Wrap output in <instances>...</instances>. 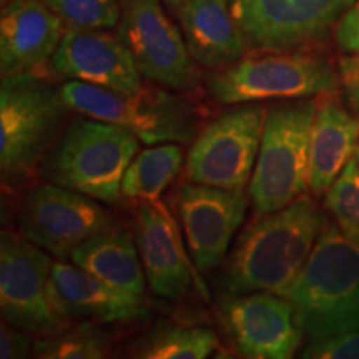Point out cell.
<instances>
[{
  "mask_svg": "<svg viewBox=\"0 0 359 359\" xmlns=\"http://www.w3.org/2000/svg\"><path fill=\"white\" fill-rule=\"evenodd\" d=\"M2 2H7V0H2Z\"/></svg>",
  "mask_w": 359,
  "mask_h": 359,
  "instance_id": "33",
  "label": "cell"
},
{
  "mask_svg": "<svg viewBox=\"0 0 359 359\" xmlns=\"http://www.w3.org/2000/svg\"><path fill=\"white\" fill-rule=\"evenodd\" d=\"M339 85L349 107L359 115V52L339 60Z\"/></svg>",
  "mask_w": 359,
  "mask_h": 359,
  "instance_id": "30",
  "label": "cell"
},
{
  "mask_svg": "<svg viewBox=\"0 0 359 359\" xmlns=\"http://www.w3.org/2000/svg\"><path fill=\"white\" fill-rule=\"evenodd\" d=\"M218 348V336L203 326L158 323L132 346V356L142 359H203Z\"/></svg>",
  "mask_w": 359,
  "mask_h": 359,
  "instance_id": "23",
  "label": "cell"
},
{
  "mask_svg": "<svg viewBox=\"0 0 359 359\" xmlns=\"http://www.w3.org/2000/svg\"><path fill=\"white\" fill-rule=\"evenodd\" d=\"M266 107L238 103L219 114L196 135L187 158L193 183L245 191L250 187L262 145Z\"/></svg>",
  "mask_w": 359,
  "mask_h": 359,
  "instance_id": "8",
  "label": "cell"
},
{
  "mask_svg": "<svg viewBox=\"0 0 359 359\" xmlns=\"http://www.w3.org/2000/svg\"><path fill=\"white\" fill-rule=\"evenodd\" d=\"M135 240L150 290L172 302L187 296L191 288V266L168 210L138 205Z\"/></svg>",
  "mask_w": 359,
  "mask_h": 359,
  "instance_id": "18",
  "label": "cell"
},
{
  "mask_svg": "<svg viewBox=\"0 0 359 359\" xmlns=\"http://www.w3.org/2000/svg\"><path fill=\"white\" fill-rule=\"evenodd\" d=\"M60 88L37 74L2 79L0 88V180L4 191L29 188L65 128L69 114Z\"/></svg>",
  "mask_w": 359,
  "mask_h": 359,
  "instance_id": "3",
  "label": "cell"
},
{
  "mask_svg": "<svg viewBox=\"0 0 359 359\" xmlns=\"http://www.w3.org/2000/svg\"><path fill=\"white\" fill-rule=\"evenodd\" d=\"M70 262L114 288L140 298L145 293V271L137 240L128 230L114 228L90 238L74 250Z\"/></svg>",
  "mask_w": 359,
  "mask_h": 359,
  "instance_id": "21",
  "label": "cell"
},
{
  "mask_svg": "<svg viewBox=\"0 0 359 359\" xmlns=\"http://www.w3.org/2000/svg\"><path fill=\"white\" fill-rule=\"evenodd\" d=\"M178 19L191 58L206 69H226L248 50L230 0H190L180 7Z\"/></svg>",
  "mask_w": 359,
  "mask_h": 359,
  "instance_id": "20",
  "label": "cell"
},
{
  "mask_svg": "<svg viewBox=\"0 0 359 359\" xmlns=\"http://www.w3.org/2000/svg\"><path fill=\"white\" fill-rule=\"evenodd\" d=\"M140 150V138L102 120L80 116L65 125L40 165L53 185L114 205L122 196L125 172Z\"/></svg>",
  "mask_w": 359,
  "mask_h": 359,
  "instance_id": "4",
  "label": "cell"
},
{
  "mask_svg": "<svg viewBox=\"0 0 359 359\" xmlns=\"http://www.w3.org/2000/svg\"><path fill=\"white\" fill-rule=\"evenodd\" d=\"M45 4L74 29H114L122 17L120 0H45Z\"/></svg>",
  "mask_w": 359,
  "mask_h": 359,
  "instance_id": "26",
  "label": "cell"
},
{
  "mask_svg": "<svg viewBox=\"0 0 359 359\" xmlns=\"http://www.w3.org/2000/svg\"><path fill=\"white\" fill-rule=\"evenodd\" d=\"M98 323L67 326L34 341L32 354L42 359H100L109 356L114 334L97 327Z\"/></svg>",
  "mask_w": 359,
  "mask_h": 359,
  "instance_id": "24",
  "label": "cell"
},
{
  "mask_svg": "<svg viewBox=\"0 0 359 359\" xmlns=\"http://www.w3.org/2000/svg\"><path fill=\"white\" fill-rule=\"evenodd\" d=\"M338 87L339 75L331 62L304 50L241 58L210 79V93L219 105L320 97Z\"/></svg>",
  "mask_w": 359,
  "mask_h": 359,
  "instance_id": "7",
  "label": "cell"
},
{
  "mask_svg": "<svg viewBox=\"0 0 359 359\" xmlns=\"http://www.w3.org/2000/svg\"><path fill=\"white\" fill-rule=\"evenodd\" d=\"M122 17L116 35L132 53L142 77L173 92L198 87V72L183 32L170 20L160 0H120Z\"/></svg>",
  "mask_w": 359,
  "mask_h": 359,
  "instance_id": "12",
  "label": "cell"
},
{
  "mask_svg": "<svg viewBox=\"0 0 359 359\" xmlns=\"http://www.w3.org/2000/svg\"><path fill=\"white\" fill-rule=\"evenodd\" d=\"M281 296L311 341L359 330V245L325 219L311 255Z\"/></svg>",
  "mask_w": 359,
  "mask_h": 359,
  "instance_id": "2",
  "label": "cell"
},
{
  "mask_svg": "<svg viewBox=\"0 0 359 359\" xmlns=\"http://www.w3.org/2000/svg\"><path fill=\"white\" fill-rule=\"evenodd\" d=\"M304 359H359V330L314 339L303 349Z\"/></svg>",
  "mask_w": 359,
  "mask_h": 359,
  "instance_id": "27",
  "label": "cell"
},
{
  "mask_svg": "<svg viewBox=\"0 0 359 359\" xmlns=\"http://www.w3.org/2000/svg\"><path fill=\"white\" fill-rule=\"evenodd\" d=\"M48 255L24 235L4 231L0 238L2 320L37 338L57 333L72 323L53 304V262Z\"/></svg>",
  "mask_w": 359,
  "mask_h": 359,
  "instance_id": "9",
  "label": "cell"
},
{
  "mask_svg": "<svg viewBox=\"0 0 359 359\" xmlns=\"http://www.w3.org/2000/svg\"><path fill=\"white\" fill-rule=\"evenodd\" d=\"M50 285L53 304L69 321L116 325L147 318L140 296L114 288L64 259L53 262Z\"/></svg>",
  "mask_w": 359,
  "mask_h": 359,
  "instance_id": "17",
  "label": "cell"
},
{
  "mask_svg": "<svg viewBox=\"0 0 359 359\" xmlns=\"http://www.w3.org/2000/svg\"><path fill=\"white\" fill-rule=\"evenodd\" d=\"M60 92L70 110L120 125L145 145L188 143L200 133L198 109L168 90L142 88L135 95H125L92 83L67 80Z\"/></svg>",
  "mask_w": 359,
  "mask_h": 359,
  "instance_id": "6",
  "label": "cell"
},
{
  "mask_svg": "<svg viewBox=\"0 0 359 359\" xmlns=\"http://www.w3.org/2000/svg\"><path fill=\"white\" fill-rule=\"evenodd\" d=\"M222 314L238 351L250 359H290L303 343L294 309L271 291L230 296Z\"/></svg>",
  "mask_w": 359,
  "mask_h": 359,
  "instance_id": "14",
  "label": "cell"
},
{
  "mask_svg": "<svg viewBox=\"0 0 359 359\" xmlns=\"http://www.w3.org/2000/svg\"><path fill=\"white\" fill-rule=\"evenodd\" d=\"M359 145V115H353L334 93L318 98L309 138V191L325 195Z\"/></svg>",
  "mask_w": 359,
  "mask_h": 359,
  "instance_id": "19",
  "label": "cell"
},
{
  "mask_svg": "<svg viewBox=\"0 0 359 359\" xmlns=\"http://www.w3.org/2000/svg\"><path fill=\"white\" fill-rule=\"evenodd\" d=\"M325 206L348 240L359 245V163L351 158L326 191Z\"/></svg>",
  "mask_w": 359,
  "mask_h": 359,
  "instance_id": "25",
  "label": "cell"
},
{
  "mask_svg": "<svg viewBox=\"0 0 359 359\" xmlns=\"http://www.w3.org/2000/svg\"><path fill=\"white\" fill-rule=\"evenodd\" d=\"M356 0H230L248 47L259 52L306 48L330 37Z\"/></svg>",
  "mask_w": 359,
  "mask_h": 359,
  "instance_id": "11",
  "label": "cell"
},
{
  "mask_svg": "<svg viewBox=\"0 0 359 359\" xmlns=\"http://www.w3.org/2000/svg\"><path fill=\"white\" fill-rule=\"evenodd\" d=\"M325 219L306 195L278 212L258 215L243 228L228 255L222 278L224 294H283L311 255Z\"/></svg>",
  "mask_w": 359,
  "mask_h": 359,
  "instance_id": "1",
  "label": "cell"
},
{
  "mask_svg": "<svg viewBox=\"0 0 359 359\" xmlns=\"http://www.w3.org/2000/svg\"><path fill=\"white\" fill-rule=\"evenodd\" d=\"M318 98H290L266 107L264 128L248 193L255 213L285 208L309 190V138Z\"/></svg>",
  "mask_w": 359,
  "mask_h": 359,
  "instance_id": "5",
  "label": "cell"
},
{
  "mask_svg": "<svg viewBox=\"0 0 359 359\" xmlns=\"http://www.w3.org/2000/svg\"><path fill=\"white\" fill-rule=\"evenodd\" d=\"M177 208L195 268L208 273L224 262L233 236L245 222L248 196L191 182L180 188Z\"/></svg>",
  "mask_w": 359,
  "mask_h": 359,
  "instance_id": "13",
  "label": "cell"
},
{
  "mask_svg": "<svg viewBox=\"0 0 359 359\" xmlns=\"http://www.w3.org/2000/svg\"><path fill=\"white\" fill-rule=\"evenodd\" d=\"M163 2L173 8H180V7L185 6L187 2H190V0H163Z\"/></svg>",
  "mask_w": 359,
  "mask_h": 359,
  "instance_id": "31",
  "label": "cell"
},
{
  "mask_svg": "<svg viewBox=\"0 0 359 359\" xmlns=\"http://www.w3.org/2000/svg\"><path fill=\"white\" fill-rule=\"evenodd\" d=\"M334 39L344 53L359 52V0L341 17L334 29Z\"/></svg>",
  "mask_w": 359,
  "mask_h": 359,
  "instance_id": "29",
  "label": "cell"
},
{
  "mask_svg": "<svg viewBox=\"0 0 359 359\" xmlns=\"http://www.w3.org/2000/svg\"><path fill=\"white\" fill-rule=\"evenodd\" d=\"M50 64L65 80H79L125 95H135L143 88L142 74L127 45L118 35L105 30L67 27Z\"/></svg>",
  "mask_w": 359,
  "mask_h": 359,
  "instance_id": "15",
  "label": "cell"
},
{
  "mask_svg": "<svg viewBox=\"0 0 359 359\" xmlns=\"http://www.w3.org/2000/svg\"><path fill=\"white\" fill-rule=\"evenodd\" d=\"M34 349L32 334L13 327L8 323L2 321L0 325V358L19 359L27 358Z\"/></svg>",
  "mask_w": 359,
  "mask_h": 359,
  "instance_id": "28",
  "label": "cell"
},
{
  "mask_svg": "<svg viewBox=\"0 0 359 359\" xmlns=\"http://www.w3.org/2000/svg\"><path fill=\"white\" fill-rule=\"evenodd\" d=\"M19 228L27 240L65 262L90 238L118 228V222L102 201L45 182L27 190Z\"/></svg>",
  "mask_w": 359,
  "mask_h": 359,
  "instance_id": "10",
  "label": "cell"
},
{
  "mask_svg": "<svg viewBox=\"0 0 359 359\" xmlns=\"http://www.w3.org/2000/svg\"><path fill=\"white\" fill-rule=\"evenodd\" d=\"M354 156H356V160H358V163H359V145L356 148V154H354Z\"/></svg>",
  "mask_w": 359,
  "mask_h": 359,
  "instance_id": "32",
  "label": "cell"
},
{
  "mask_svg": "<svg viewBox=\"0 0 359 359\" xmlns=\"http://www.w3.org/2000/svg\"><path fill=\"white\" fill-rule=\"evenodd\" d=\"M183 165V150L178 143L151 145L138 154L125 172L122 196L165 210L161 193L177 177Z\"/></svg>",
  "mask_w": 359,
  "mask_h": 359,
  "instance_id": "22",
  "label": "cell"
},
{
  "mask_svg": "<svg viewBox=\"0 0 359 359\" xmlns=\"http://www.w3.org/2000/svg\"><path fill=\"white\" fill-rule=\"evenodd\" d=\"M64 20L45 0H7L0 13V72L35 74L52 60L64 37Z\"/></svg>",
  "mask_w": 359,
  "mask_h": 359,
  "instance_id": "16",
  "label": "cell"
}]
</instances>
